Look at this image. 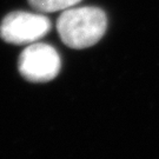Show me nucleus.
<instances>
[{
    "instance_id": "f257e3e1",
    "label": "nucleus",
    "mask_w": 159,
    "mask_h": 159,
    "mask_svg": "<svg viewBox=\"0 0 159 159\" xmlns=\"http://www.w3.org/2000/svg\"><path fill=\"white\" fill-rule=\"evenodd\" d=\"M107 27L105 12L98 7H70L58 18L57 30L66 46L81 50L93 46Z\"/></svg>"
},
{
    "instance_id": "f03ea898",
    "label": "nucleus",
    "mask_w": 159,
    "mask_h": 159,
    "mask_svg": "<svg viewBox=\"0 0 159 159\" xmlns=\"http://www.w3.org/2000/svg\"><path fill=\"white\" fill-rule=\"evenodd\" d=\"M61 60L57 50L47 44H30L20 54L18 70L31 83H47L58 75Z\"/></svg>"
},
{
    "instance_id": "7ed1b4c3",
    "label": "nucleus",
    "mask_w": 159,
    "mask_h": 159,
    "mask_svg": "<svg viewBox=\"0 0 159 159\" xmlns=\"http://www.w3.org/2000/svg\"><path fill=\"white\" fill-rule=\"evenodd\" d=\"M52 24L43 14L13 12L6 16L0 25L1 39L13 45H29L50 32Z\"/></svg>"
},
{
    "instance_id": "20e7f679",
    "label": "nucleus",
    "mask_w": 159,
    "mask_h": 159,
    "mask_svg": "<svg viewBox=\"0 0 159 159\" xmlns=\"http://www.w3.org/2000/svg\"><path fill=\"white\" fill-rule=\"evenodd\" d=\"M81 0H29V4L40 13L65 11L79 4Z\"/></svg>"
}]
</instances>
